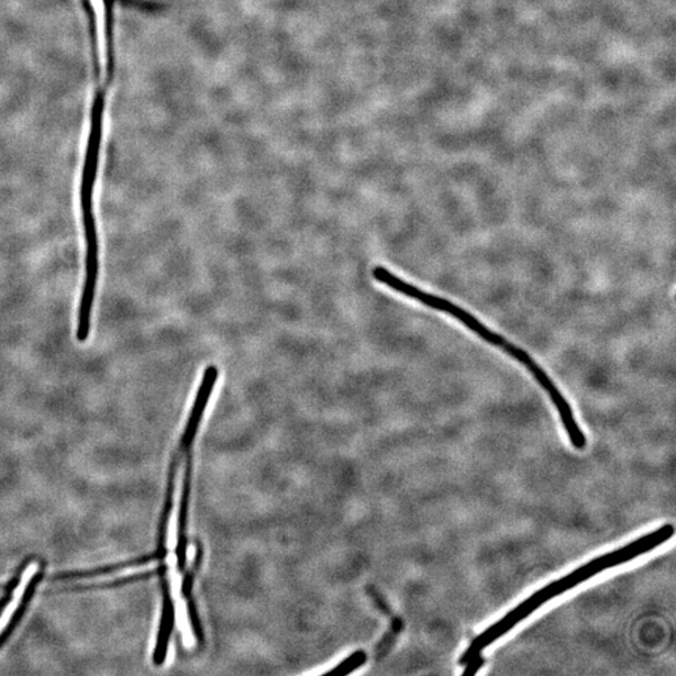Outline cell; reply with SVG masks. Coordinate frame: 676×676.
Wrapping results in <instances>:
<instances>
[{
    "mask_svg": "<svg viewBox=\"0 0 676 676\" xmlns=\"http://www.w3.org/2000/svg\"><path fill=\"white\" fill-rule=\"evenodd\" d=\"M674 535V528L672 525H664L661 529L653 531V533L644 535L633 543L628 544L621 548L614 550L609 554L602 555L598 558H594L588 564L583 565L579 569L564 576L545 588L539 590L534 595H531L529 599L521 602L519 607L511 610L509 614L505 616L498 623H495L489 629H486L483 634L477 636L474 642L468 646L467 651L459 660V665H466L474 657L481 655V652L486 647L490 646L496 640L500 639L503 634L521 623L522 620L529 618L535 610L545 602L561 597L565 591H569L575 586L589 580L592 576L602 573L603 570L611 569V567L634 561L635 557L645 553L652 552V550L661 546Z\"/></svg>",
    "mask_w": 676,
    "mask_h": 676,
    "instance_id": "obj_1",
    "label": "cell"
},
{
    "mask_svg": "<svg viewBox=\"0 0 676 676\" xmlns=\"http://www.w3.org/2000/svg\"><path fill=\"white\" fill-rule=\"evenodd\" d=\"M38 572L40 564L37 562L31 563L29 566H26V569H24L21 576V580L20 583H18L16 588L13 591L11 601H9L8 606L2 612V616H0V635H2L5 628L9 625V623H11L15 611L18 610V608H20L23 601L25 591L29 590L30 584Z\"/></svg>",
    "mask_w": 676,
    "mask_h": 676,
    "instance_id": "obj_2",
    "label": "cell"
},
{
    "mask_svg": "<svg viewBox=\"0 0 676 676\" xmlns=\"http://www.w3.org/2000/svg\"><path fill=\"white\" fill-rule=\"evenodd\" d=\"M96 23V41L99 67L106 75L108 63L107 9L104 0H90Z\"/></svg>",
    "mask_w": 676,
    "mask_h": 676,
    "instance_id": "obj_3",
    "label": "cell"
},
{
    "mask_svg": "<svg viewBox=\"0 0 676 676\" xmlns=\"http://www.w3.org/2000/svg\"><path fill=\"white\" fill-rule=\"evenodd\" d=\"M155 565H157L156 561H149L148 563H142L140 565H132L129 567H123V569L107 573L102 575L89 576V578L80 579L78 584L80 585H96V584H104L110 581H115L120 579L131 578V576L143 575L146 573H151L155 569Z\"/></svg>",
    "mask_w": 676,
    "mask_h": 676,
    "instance_id": "obj_4",
    "label": "cell"
},
{
    "mask_svg": "<svg viewBox=\"0 0 676 676\" xmlns=\"http://www.w3.org/2000/svg\"><path fill=\"white\" fill-rule=\"evenodd\" d=\"M367 662V655L364 651L351 654L347 660L341 662L336 668L328 672V674L346 675L361 668Z\"/></svg>",
    "mask_w": 676,
    "mask_h": 676,
    "instance_id": "obj_5",
    "label": "cell"
},
{
    "mask_svg": "<svg viewBox=\"0 0 676 676\" xmlns=\"http://www.w3.org/2000/svg\"><path fill=\"white\" fill-rule=\"evenodd\" d=\"M484 657L481 655L474 657L470 662H468L465 666L464 675H475L477 672L481 669L484 665Z\"/></svg>",
    "mask_w": 676,
    "mask_h": 676,
    "instance_id": "obj_6",
    "label": "cell"
}]
</instances>
